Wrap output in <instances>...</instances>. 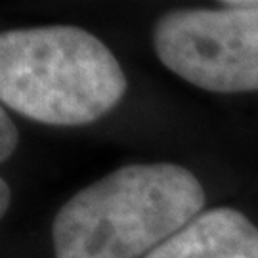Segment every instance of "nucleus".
Segmentation results:
<instances>
[{
	"label": "nucleus",
	"mask_w": 258,
	"mask_h": 258,
	"mask_svg": "<svg viewBox=\"0 0 258 258\" xmlns=\"http://www.w3.org/2000/svg\"><path fill=\"white\" fill-rule=\"evenodd\" d=\"M205 189L174 163L124 165L86 185L57 211L55 258H138L197 218Z\"/></svg>",
	"instance_id": "nucleus-1"
},
{
	"label": "nucleus",
	"mask_w": 258,
	"mask_h": 258,
	"mask_svg": "<svg viewBox=\"0 0 258 258\" xmlns=\"http://www.w3.org/2000/svg\"><path fill=\"white\" fill-rule=\"evenodd\" d=\"M126 86L113 52L81 27L44 25L0 35V100L27 119L90 124L122 100Z\"/></svg>",
	"instance_id": "nucleus-2"
},
{
	"label": "nucleus",
	"mask_w": 258,
	"mask_h": 258,
	"mask_svg": "<svg viewBox=\"0 0 258 258\" xmlns=\"http://www.w3.org/2000/svg\"><path fill=\"white\" fill-rule=\"evenodd\" d=\"M157 57L189 84L218 94L258 90V2L180 8L153 29Z\"/></svg>",
	"instance_id": "nucleus-3"
},
{
	"label": "nucleus",
	"mask_w": 258,
	"mask_h": 258,
	"mask_svg": "<svg viewBox=\"0 0 258 258\" xmlns=\"http://www.w3.org/2000/svg\"><path fill=\"white\" fill-rule=\"evenodd\" d=\"M146 258H258V228L235 209H211Z\"/></svg>",
	"instance_id": "nucleus-4"
},
{
	"label": "nucleus",
	"mask_w": 258,
	"mask_h": 258,
	"mask_svg": "<svg viewBox=\"0 0 258 258\" xmlns=\"http://www.w3.org/2000/svg\"><path fill=\"white\" fill-rule=\"evenodd\" d=\"M19 130L12 120L8 111H0V161H8L12 153L18 148Z\"/></svg>",
	"instance_id": "nucleus-5"
},
{
	"label": "nucleus",
	"mask_w": 258,
	"mask_h": 258,
	"mask_svg": "<svg viewBox=\"0 0 258 258\" xmlns=\"http://www.w3.org/2000/svg\"><path fill=\"white\" fill-rule=\"evenodd\" d=\"M8 207H10V185H8V182L2 178V180H0V214H2V216L6 214Z\"/></svg>",
	"instance_id": "nucleus-6"
}]
</instances>
